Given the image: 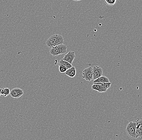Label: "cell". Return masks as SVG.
<instances>
[{
  "mask_svg": "<svg viewBox=\"0 0 142 140\" xmlns=\"http://www.w3.org/2000/svg\"><path fill=\"white\" fill-rule=\"evenodd\" d=\"M91 88L92 90H95L99 92H106L108 90L107 88L98 84L93 83V84L91 86Z\"/></svg>",
  "mask_w": 142,
  "mask_h": 140,
  "instance_id": "obj_9",
  "label": "cell"
},
{
  "mask_svg": "<svg viewBox=\"0 0 142 140\" xmlns=\"http://www.w3.org/2000/svg\"><path fill=\"white\" fill-rule=\"evenodd\" d=\"M136 138L139 139H142V120L137 119L136 121Z\"/></svg>",
  "mask_w": 142,
  "mask_h": 140,
  "instance_id": "obj_5",
  "label": "cell"
},
{
  "mask_svg": "<svg viewBox=\"0 0 142 140\" xmlns=\"http://www.w3.org/2000/svg\"><path fill=\"white\" fill-rule=\"evenodd\" d=\"M82 78L88 81L93 80V73L92 67H88L84 69L82 71Z\"/></svg>",
  "mask_w": 142,
  "mask_h": 140,
  "instance_id": "obj_4",
  "label": "cell"
},
{
  "mask_svg": "<svg viewBox=\"0 0 142 140\" xmlns=\"http://www.w3.org/2000/svg\"><path fill=\"white\" fill-rule=\"evenodd\" d=\"M75 53L74 51H69L68 54H65L62 60L68 62L72 64L74 59L75 58Z\"/></svg>",
  "mask_w": 142,
  "mask_h": 140,
  "instance_id": "obj_8",
  "label": "cell"
},
{
  "mask_svg": "<svg viewBox=\"0 0 142 140\" xmlns=\"http://www.w3.org/2000/svg\"><path fill=\"white\" fill-rule=\"evenodd\" d=\"M10 94L14 98H19L24 94V91L20 88H15L10 90Z\"/></svg>",
  "mask_w": 142,
  "mask_h": 140,
  "instance_id": "obj_7",
  "label": "cell"
},
{
  "mask_svg": "<svg viewBox=\"0 0 142 140\" xmlns=\"http://www.w3.org/2000/svg\"><path fill=\"white\" fill-rule=\"evenodd\" d=\"M0 90H1V88L0 89V96H1V93H0Z\"/></svg>",
  "mask_w": 142,
  "mask_h": 140,
  "instance_id": "obj_19",
  "label": "cell"
},
{
  "mask_svg": "<svg viewBox=\"0 0 142 140\" xmlns=\"http://www.w3.org/2000/svg\"><path fill=\"white\" fill-rule=\"evenodd\" d=\"M93 73V80L96 79L102 76L103 70L100 66H94L92 67Z\"/></svg>",
  "mask_w": 142,
  "mask_h": 140,
  "instance_id": "obj_6",
  "label": "cell"
},
{
  "mask_svg": "<svg viewBox=\"0 0 142 140\" xmlns=\"http://www.w3.org/2000/svg\"><path fill=\"white\" fill-rule=\"evenodd\" d=\"M0 93H1V96H3L4 94V90L3 88H1Z\"/></svg>",
  "mask_w": 142,
  "mask_h": 140,
  "instance_id": "obj_17",
  "label": "cell"
},
{
  "mask_svg": "<svg viewBox=\"0 0 142 140\" xmlns=\"http://www.w3.org/2000/svg\"><path fill=\"white\" fill-rule=\"evenodd\" d=\"M64 65L68 69L72 67V64H70V63H69L68 62H66V61H64L62 60V59L60 60L59 63H58V65Z\"/></svg>",
  "mask_w": 142,
  "mask_h": 140,
  "instance_id": "obj_12",
  "label": "cell"
},
{
  "mask_svg": "<svg viewBox=\"0 0 142 140\" xmlns=\"http://www.w3.org/2000/svg\"><path fill=\"white\" fill-rule=\"evenodd\" d=\"M106 4L110 6H113L116 4L117 0H104Z\"/></svg>",
  "mask_w": 142,
  "mask_h": 140,
  "instance_id": "obj_14",
  "label": "cell"
},
{
  "mask_svg": "<svg viewBox=\"0 0 142 140\" xmlns=\"http://www.w3.org/2000/svg\"><path fill=\"white\" fill-rule=\"evenodd\" d=\"M58 66H59V68H58L59 71L62 73H63L66 72V70H67V69H68L64 65H59Z\"/></svg>",
  "mask_w": 142,
  "mask_h": 140,
  "instance_id": "obj_15",
  "label": "cell"
},
{
  "mask_svg": "<svg viewBox=\"0 0 142 140\" xmlns=\"http://www.w3.org/2000/svg\"><path fill=\"white\" fill-rule=\"evenodd\" d=\"M3 89H4V94L3 96L4 97H6V96L10 95V90L9 88H4Z\"/></svg>",
  "mask_w": 142,
  "mask_h": 140,
  "instance_id": "obj_16",
  "label": "cell"
},
{
  "mask_svg": "<svg viewBox=\"0 0 142 140\" xmlns=\"http://www.w3.org/2000/svg\"><path fill=\"white\" fill-rule=\"evenodd\" d=\"M136 121L130 122L127 126L126 131L128 135L132 138H136Z\"/></svg>",
  "mask_w": 142,
  "mask_h": 140,
  "instance_id": "obj_3",
  "label": "cell"
},
{
  "mask_svg": "<svg viewBox=\"0 0 142 140\" xmlns=\"http://www.w3.org/2000/svg\"><path fill=\"white\" fill-rule=\"evenodd\" d=\"M64 43V39L63 37L61 35H52L46 41V45L49 48L63 44Z\"/></svg>",
  "mask_w": 142,
  "mask_h": 140,
  "instance_id": "obj_1",
  "label": "cell"
},
{
  "mask_svg": "<svg viewBox=\"0 0 142 140\" xmlns=\"http://www.w3.org/2000/svg\"><path fill=\"white\" fill-rule=\"evenodd\" d=\"M66 75L68 76L70 78H74L76 74V69L75 68L72 66L69 69H67L66 71L65 72Z\"/></svg>",
  "mask_w": 142,
  "mask_h": 140,
  "instance_id": "obj_10",
  "label": "cell"
},
{
  "mask_svg": "<svg viewBox=\"0 0 142 140\" xmlns=\"http://www.w3.org/2000/svg\"><path fill=\"white\" fill-rule=\"evenodd\" d=\"M110 80L108 78L105 76H102L94 80L93 81V83L94 82H110Z\"/></svg>",
  "mask_w": 142,
  "mask_h": 140,
  "instance_id": "obj_11",
  "label": "cell"
},
{
  "mask_svg": "<svg viewBox=\"0 0 142 140\" xmlns=\"http://www.w3.org/2000/svg\"><path fill=\"white\" fill-rule=\"evenodd\" d=\"M74 1H81L82 0H73Z\"/></svg>",
  "mask_w": 142,
  "mask_h": 140,
  "instance_id": "obj_18",
  "label": "cell"
},
{
  "mask_svg": "<svg viewBox=\"0 0 142 140\" xmlns=\"http://www.w3.org/2000/svg\"><path fill=\"white\" fill-rule=\"evenodd\" d=\"M67 46L64 44L57 45L50 48V53L53 56H56L59 54H63L67 52Z\"/></svg>",
  "mask_w": 142,
  "mask_h": 140,
  "instance_id": "obj_2",
  "label": "cell"
},
{
  "mask_svg": "<svg viewBox=\"0 0 142 140\" xmlns=\"http://www.w3.org/2000/svg\"><path fill=\"white\" fill-rule=\"evenodd\" d=\"M93 83L98 84L102 85V86L107 88L108 89L110 88L111 84H112V82H94Z\"/></svg>",
  "mask_w": 142,
  "mask_h": 140,
  "instance_id": "obj_13",
  "label": "cell"
}]
</instances>
